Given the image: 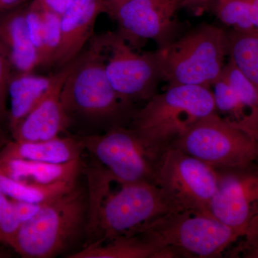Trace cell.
<instances>
[{"label":"cell","instance_id":"cell-21","mask_svg":"<svg viewBox=\"0 0 258 258\" xmlns=\"http://www.w3.org/2000/svg\"><path fill=\"white\" fill-rule=\"evenodd\" d=\"M77 181H61L45 186L24 184L0 174V193L10 199L33 204H45L71 191Z\"/></svg>","mask_w":258,"mask_h":258},{"label":"cell","instance_id":"cell-18","mask_svg":"<svg viewBox=\"0 0 258 258\" xmlns=\"http://www.w3.org/2000/svg\"><path fill=\"white\" fill-rule=\"evenodd\" d=\"M51 81V76H37L32 73H18L13 76L8 88L11 104L8 121L11 132L38 104L50 87Z\"/></svg>","mask_w":258,"mask_h":258},{"label":"cell","instance_id":"cell-14","mask_svg":"<svg viewBox=\"0 0 258 258\" xmlns=\"http://www.w3.org/2000/svg\"><path fill=\"white\" fill-rule=\"evenodd\" d=\"M106 13L104 0H74L61 18L60 45L54 64L58 69L74 60L91 41L98 17Z\"/></svg>","mask_w":258,"mask_h":258},{"label":"cell","instance_id":"cell-19","mask_svg":"<svg viewBox=\"0 0 258 258\" xmlns=\"http://www.w3.org/2000/svg\"><path fill=\"white\" fill-rule=\"evenodd\" d=\"M160 249L139 234L120 236L103 243H93L69 254V258H161Z\"/></svg>","mask_w":258,"mask_h":258},{"label":"cell","instance_id":"cell-1","mask_svg":"<svg viewBox=\"0 0 258 258\" xmlns=\"http://www.w3.org/2000/svg\"><path fill=\"white\" fill-rule=\"evenodd\" d=\"M61 101L70 118L78 117L108 129L128 126L136 109L115 91L106 71L101 36H93L78 57L61 91Z\"/></svg>","mask_w":258,"mask_h":258},{"label":"cell","instance_id":"cell-27","mask_svg":"<svg viewBox=\"0 0 258 258\" xmlns=\"http://www.w3.org/2000/svg\"><path fill=\"white\" fill-rule=\"evenodd\" d=\"M11 200L17 215L21 220L22 224L35 216L45 204L25 203V202L18 201V200H13V199H11Z\"/></svg>","mask_w":258,"mask_h":258},{"label":"cell","instance_id":"cell-4","mask_svg":"<svg viewBox=\"0 0 258 258\" xmlns=\"http://www.w3.org/2000/svg\"><path fill=\"white\" fill-rule=\"evenodd\" d=\"M178 212L183 211L154 183L120 184L118 191H109L98 206L88 211V244L133 235L159 217Z\"/></svg>","mask_w":258,"mask_h":258},{"label":"cell","instance_id":"cell-12","mask_svg":"<svg viewBox=\"0 0 258 258\" xmlns=\"http://www.w3.org/2000/svg\"><path fill=\"white\" fill-rule=\"evenodd\" d=\"M218 186L210 204L212 216L244 234L246 244L258 237V164L218 170Z\"/></svg>","mask_w":258,"mask_h":258},{"label":"cell","instance_id":"cell-26","mask_svg":"<svg viewBox=\"0 0 258 258\" xmlns=\"http://www.w3.org/2000/svg\"><path fill=\"white\" fill-rule=\"evenodd\" d=\"M13 69L8 50L0 42V120L8 118L7 99L10 80L13 76Z\"/></svg>","mask_w":258,"mask_h":258},{"label":"cell","instance_id":"cell-28","mask_svg":"<svg viewBox=\"0 0 258 258\" xmlns=\"http://www.w3.org/2000/svg\"><path fill=\"white\" fill-rule=\"evenodd\" d=\"M215 0H184L182 9L188 10L194 15H201L210 9L212 3Z\"/></svg>","mask_w":258,"mask_h":258},{"label":"cell","instance_id":"cell-11","mask_svg":"<svg viewBox=\"0 0 258 258\" xmlns=\"http://www.w3.org/2000/svg\"><path fill=\"white\" fill-rule=\"evenodd\" d=\"M101 38L107 76L115 91L133 104L149 101L162 81L157 52H136L117 32Z\"/></svg>","mask_w":258,"mask_h":258},{"label":"cell","instance_id":"cell-29","mask_svg":"<svg viewBox=\"0 0 258 258\" xmlns=\"http://www.w3.org/2000/svg\"><path fill=\"white\" fill-rule=\"evenodd\" d=\"M38 1L57 14L62 15L73 4L74 0H38Z\"/></svg>","mask_w":258,"mask_h":258},{"label":"cell","instance_id":"cell-7","mask_svg":"<svg viewBox=\"0 0 258 258\" xmlns=\"http://www.w3.org/2000/svg\"><path fill=\"white\" fill-rule=\"evenodd\" d=\"M173 147L218 170L258 164V138L217 112L199 120Z\"/></svg>","mask_w":258,"mask_h":258},{"label":"cell","instance_id":"cell-8","mask_svg":"<svg viewBox=\"0 0 258 258\" xmlns=\"http://www.w3.org/2000/svg\"><path fill=\"white\" fill-rule=\"evenodd\" d=\"M94 162L118 184L147 181L156 184L158 169L164 154L148 148L128 126L113 127L105 133L81 137Z\"/></svg>","mask_w":258,"mask_h":258},{"label":"cell","instance_id":"cell-20","mask_svg":"<svg viewBox=\"0 0 258 258\" xmlns=\"http://www.w3.org/2000/svg\"><path fill=\"white\" fill-rule=\"evenodd\" d=\"M227 56L258 88V31L227 32Z\"/></svg>","mask_w":258,"mask_h":258},{"label":"cell","instance_id":"cell-16","mask_svg":"<svg viewBox=\"0 0 258 258\" xmlns=\"http://www.w3.org/2000/svg\"><path fill=\"white\" fill-rule=\"evenodd\" d=\"M84 147L81 138L61 137L37 142L10 141L0 151V159H23L62 164L81 159Z\"/></svg>","mask_w":258,"mask_h":258},{"label":"cell","instance_id":"cell-24","mask_svg":"<svg viewBox=\"0 0 258 258\" xmlns=\"http://www.w3.org/2000/svg\"><path fill=\"white\" fill-rule=\"evenodd\" d=\"M42 8L43 18V45L39 61V67L52 66L55 62L56 53L60 45L61 18L62 15L49 9L38 0Z\"/></svg>","mask_w":258,"mask_h":258},{"label":"cell","instance_id":"cell-15","mask_svg":"<svg viewBox=\"0 0 258 258\" xmlns=\"http://www.w3.org/2000/svg\"><path fill=\"white\" fill-rule=\"evenodd\" d=\"M28 4L0 13V42L8 50L13 69L18 73H32L38 67V56L27 23Z\"/></svg>","mask_w":258,"mask_h":258},{"label":"cell","instance_id":"cell-5","mask_svg":"<svg viewBox=\"0 0 258 258\" xmlns=\"http://www.w3.org/2000/svg\"><path fill=\"white\" fill-rule=\"evenodd\" d=\"M156 52L161 79L168 86L211 88L225 68L227 32L215 25H201Z\"/></svg>","mask_w":258,"mask_h":258},{"label":"cell","instance_id":"cell-3","mask_svg":"<svg viewBox=\"0 0 258 258\" xmlns=\"http://www.w3.org/2000/svg\"><path fill=\"white\" fill-rule=\"evenodd\" d=\"M88 213L87 191L78 184L22 224L10 247L24 257H55L86 236Z\"/></svg>","mask_w":258,"mask_h":258},{"label":"cell","instance_id":"cell-30","mask_svg":"<svg viewBox=\"0 0 258 258\" xmlns=\"http://www.w3.org/2000/svg\"><path fill=\"white\" fill-rule=\"evenodd\" d=\"M28 2V0H0V13L15 9Z\"/></svg>","mask_w":258,"mask_h":258},{"label":"cell","instance_id":"cell-6","mask_svg":"<svg viewBox=\"0 0 258 258\" xmlns=\"http://www.w3.org/2000/svg\"><path fill=\"white\" fill-rule=\"evenodd\" d=\"M134 234L143 236L162 251L176 257H220L232 244L244 237L240 231L215 217L190 211L159 217Z\"/></svg>","mask_w":258,"mask_h":258},{"label":"cell","instance_id":"cell-23","mask_svg":"<svg viewBox=\"0 0 258 258\" xmlns=\"http://www.w3.org/2000/svg\"><path fill=\"white\" fill-rule=\"evenodd\" d=\"M222 76L233 88L250 115L258 135V88L230 60L225 64Z\"/></svg>","mask_w":258,"mask_h":258},{"label":"cell","instance_id":"cell-9","mask_svg":"<svg viewBox=\"0 0 258 258\" xmlns=\"http://www.w3.org/2000/svg\"><path fill=\"white\" fill-rule=\"evenodd\" d=\"M216 169L176 148L168 149L160 161L156 184L181 210L210 214L218 186Z\"/></svg>","mask_w":258,"mask_h":258},{"label":"cell","instance_id":"cell-17","mask_svg":"<svg viewBox=\"0 0 258 258\" xmlns=\"http://www.w3.org/2000/svg\"><path fill=\"white\" fill-rule=\"evenodd\" d=\"M83 169L81 159L62 164L23 159H0V174L19 182L38 186L77 181Z\"/></svg>","mask_w":258,"mask_h":258},{"label":"cell","instance_id":"cell-13","mask_svg":"<svg viewBox=\"0 0 258 258\" xmlns=\"http://www.w3.org/2000/svg\"><path fill=\"white\" fill-rule=\"evenodd\" d=\"M78 57L51 76L52 81L47 92L18 128L12 132L14 141L44 142L57 138L67 130L71 125V118L62 106L61 91L66 78L76 63Z\"/></svg>","mask_w":258,"mask_h":258},{"label":"cell","instance_id":"cell-25","mask_svg":"<svg viewBox=\"0 0 258 258\" xmlns=\"http://www.w3.org/2000/svg\"><path fill=\"white\" fill-rule=\"evenodd\" d=\"M21 225L11 199L0 193V242L11 245Z\"/></svg>","mask_w":258,"mask_h":258},{"label":"cell","instance_id":"cell-2","mask_svg":"<svg viewBox=\"0 0 258 258\" xmlns=\"http://www.w3.org/2000/svg\"><path fill=\"white\" fill-rule=\"evenodd\" d=\"M215 112L211 88L172 85L136 110L128 126L148 148L164 154L199 120Z\"/></svg>","mask_w":258,"mask_h":258},{"label":"cell","instance_id":"cell-10","mask_svg":"<svg viewBox=\"0 0 258 258\" xmlns=\"http://www.w3.org/2000/svg\"><path fill=\"white\" fill-rule=\"evenodd\" d=\"M117 32L134 48L152 40L162 48L179 36L177 15L184 0H104Z\"/></svg>","mask_w":258,"mask_h":258},{"label":"cell","instance_id":"cell-31","mask_svg":"<svg viewBox=\"0 0 258 258\" xmlns=\"http://www.w3.org/2000/svg\"><path fill=\"white\" fill-rule=\"evenodd\" d=\"M10 141L7 138L3 129L0 128V151L6 146V144L9 142Z\"/></svg>","mask_w":258,"mask_h":258},{"label":"cell","instance_id":"cell-32","mask_svg":"<svg viewBox=\"0 0 258 258\" xmlns=\"http://www.w3.org/2000/svg\"><path fill=\"white\" fill-rule=\"evenodd\" d=\"M252 3V9H253L254 17L256 19V23H257V27L258 30V0H250Z\"/></svg>","mask_w":258,"mask_h":258},{"label":"cell","instance_id":"cell-33","mask_svg":"<svg viewBox=\"0 0 258 258\" xmlns=\"http://www.w3.org/2000/svg\"><path fill=\"white\" fill-rule=\"evenodd\" d=\"M257 255H256V257H258V252L257 253Z\"/></svg>","mask_w":258,"mask_h":258},{"label":"cell","instance_id":"cell-22","mask_svg":"<svg viewBox=\"0 0 258 258\" xmlns=\"http://www.w3.org/2000/svg\"><path fill=\"white\" fill-rule=\"evenodd\" d=\"M210 9L222 23L233 30L258 31L250 0H215Z\"/></svg>","mask_w":258,"mask_h":258}]
</instances>
